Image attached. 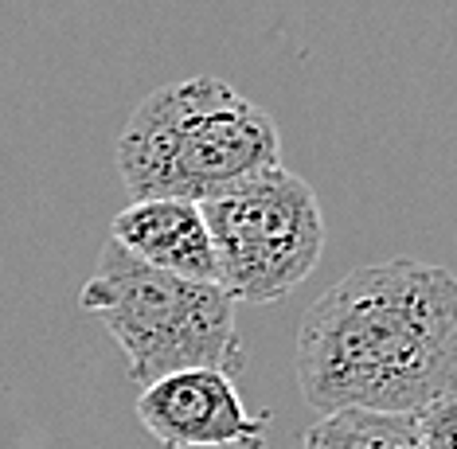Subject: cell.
I'll return each mask as SVG.
<instances>
[{
  "instance_id": "obj_1",
  "label": "cell",
  "mask_w": 457,
  "mask_h": 449,
  "mask_svg": "<svg viewBox=\"0 0 457 449\" xmlns=\"http://www.w3.org/2000/svg\"><path fill=\"white\" fill-rule=\"evenodd\" d=\"M297 383L320 414L419 419L457 395V278L419 258L348 270L301 317Z\"/></svg>"
},
{
  "instance_id": "obj_2",
  "label": "cell",
  "mask_w": 457,
  "mask_h": 449,
  "mask_svg": "<svg viewBox=\"0 0 457 449\" xmlns=\"http://www.w3.org/2000/svg\"><path fill=\"white\" fill-rule=\"evenodd\" d=\"M113 164L129 200L207 204L282 164V133L231 82L195 75L157 87L133 106Z\"/></svg>"
},
{
  "instance_id": "obj_3",
  "label": "cell",
  "mask_w": 457,
  "mask_h": 449,
  "mask_svg": "<svg viewBox=\"0 0 457 449\" xmlns=\"http://www.w3.org/2000/svg\"><path fill=\"white\" fill-rule=\"evenodd\" d=\"M79 305L102 320L129 363L137 387L188 368L238 371L246 360L238 340L235 297L220 281H192L157 270L106 238Z\"/></svg>"
},
{
  "instance_id": "obj_4",
  "label": "cell",
  "mask_w": 457,
  "mask_h": 449,
  "mask_svg": "<svg viewBox=\"0 0 457 449\" xmlns=\"http://www.w3.org/2000/svg\"><path fill=\"white\" fill-rule=\"evenodd\" d=\"M220 254V286L235 301L274 305L317 270L325 254V212L313 184L286 164L235 184L204 204Z\"/></svg>"
},
{
  "instance_id": "obj_5",
  "label": "cell",
  "mask_w": 457,
  "mask_h": 449,
  "mask_svg": "<svg viewBox=\"0 0 457 449\" xmlns=\"http://www.w3.org/2000/svg\"><path fill=\"white\" fill-rule=\"evenodd\" d=\"M137 419L164 449H254L266 419L246 411L235 375L188 368L141 387Z\"/></svg>"
},
{
  "instance_id": "obj_6",
  "label": "cell",
  "mask_w": 457,
  "mask_h": 449,
  "mask_svg": "<svg viewBox=\"0 0 457 449\" xmlns=\"http://www.w3.org/2000/svg\"><path fill=\"white\" fill-rule=\"evenodd\" d=\"M110 238L141 262L192 281H220V254L204 204L188 200H129L110 223Z\"/></svg>"
},
{
  "instance_id": "obj_7",
  "label": "cell",
  "mask_w": 457,
  "mask_h": 449,
  "mask_svg": "<svg viewBox=\"0 0 457 449\" xmlns=\"http://www.w3.org/2000/svg\"><path fill=\"white\" fill-rule=\"evenodd\" d=\"M301 449H426L419 419L379 411L320 414L301 437Z\"/></svg>"
},
{
  "instance_id": "obj_8",
  "label": "cell",
  "mask_w": 457,
  "mask_h": 449,
  "mask_svg": "<svg viewBox=\"0 0 457 449\" xmlns=\"http://www.w3.org/2000/svg\"><path fill=\"white\" fill-rule=\"evenodd\" d=\"M419 430L426 449H457V395L434 403L426 414H419Z\"/></svg>"
}]
</instances>
